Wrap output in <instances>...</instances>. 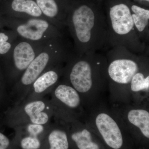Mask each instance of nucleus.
Instances as JSON below:
<instances>
[{
  "mask_svg": "<svg viewBox=\"0 0 149 149\" xmlns=\"http://www.w3.org/2000/svg\"><path fill=\"white\" fill-rule=\"evenodd\" d=\"M47 125L30 123L18 126L13 129L15 131V133L37 137L40 140L45 133Z\"/></svg>",
  "mask_w": 149,
  "mask_h": 149,
  "instance_id": "nucleus-19",
  "label": "nucleus"
},
{
  "mask_svg": "<svg viewBox=\"0 0 149 149\" xmlns=\"http://www.w3.org/2000/svg\"><path fill=\"white\" fill-rule=\"evenodd\" d=\"M56 121L64 126L71 147L73 145L77 149H101L99 143L93 139L94 133L83 119L72 118Z\"/></svg>",
  "mask_w": 149,
  "mask_h": 149,
  "instance_id": "nucleus-11",
  "label": "nucleus"
},
{
  "mask_svg": "<svg viewBox=\"0 0 149 149\" xmlns=\"http://www.w3.org/2000/svg\"><path fill=\"white\" fill-rule=\"evenodd\" d=\"M109 103L126 131L139 133L149 139V102L140 104Z\"/></svg>",
  "mask_w": 149,
  "mask_h": 149,
  "instance_id": "nucleus-10",
  "label": "nucleus"
},
{
  "mask_svg": "<svg viewBox=\"0 0 149 149\" xmlns=\"http://www.w3.org/2000/svg\"><path fill=\"white\" fill-rule=\"evenodd\" d=\"M141 1H145L148 2H149V0H141Z\"/></svg>",
  "mask_w": 149,
  "mask_h": 149,
  "instance_id": "nucleus-22",
  "label": "nucleus"
},
{
  "mask_svg": "<svg viewBox=\"0 0 149 149\" xmlns=\"http://www.w3.org/2000/svg\"><path fill=\"white\" fill-rule=\"evenodd\" d=\"M67 6L66 29L75 55L107 51L106 17L86 4Z\"/></svg>",
  "mask_w": 149,
  "mask_h": 149,
  "instance_id": "nucleus-2",
  "label": "nucleus"
},
{
  "mask_svg": "<svg viewBox=\"0 0 149 149\" xmlns=\"http://www.w3.org/2000/svg\"><path fill=\"white\" fill-rule=\"evenodd\" d=\"M8 3L7 14L9 18L49 19L44 16L34 0H9Z\"/></svg>",
  "mask_w": 149,
  "mask_h": 149,
  "instance_id": "nucleus-16",
  "label": "nucleus"
},
{
  "mask_svg": "<svg viewBox=\"0 0 149 149\" xmlns=\"http://www.w3.org/2000/svg\"><path fill=\"white\" fill-rule=\"evenodd\" d=\"M18 36L10 29L6 32H0V55L4 56L10 49Z\"/></svg>",
  "mask_w": 149,
  "mask_h": 149,
  "instance_id": "nucleus-20",
  "label": "nucleus"
},
{
  "mask_svg": "<svg viewBox=\"0 0 149 149\" xmlns=\"http://www.w3.org/2000/svg\"><path fill=\"white\" fill-rule=\"evenodd\" d=\"M47 44L34 42L17 37L10 49L4 56L3 72L8 93Z\"/></svg>",
  "mask_w": 149,
  "mask_h": 149,
  "instance_id": "nucleus-7",
  "label": "nucleus"
},
{
  "mask_svg": "<svg viewBox=\"0 0 149 149\" xmlns=\"http://www.w3.org/2000/svg\"><path fill=\"white\" fill-rule=\"evenodd\" d=\"M131 103L149 102V63L143 67L132 77L129 85Z\"/></svg>",
  "mask_w": 149,
  "mask_h": 149,
  "instance_id": "nucleus-14",
  "label": "nucleus"
},
{
  "mask_svg": "<svg viewBox=\"0 0 149 149\" xmlns=\"http://www.w3.org/2000/svg\"><path fill=\"white\" fill-rule=\"evenodd\" d=\"M20 149H40L41 141L38 138L15 133L13 139Z\"/></svg>",
  "mask_w": 149,
  "mask_h": 149,
  "instance_id": "nucleus-18",
  "label": "nucleus"
},
{
  "mask_svg": "<svg viewBox=\"0 0 149 149\" xmlns=\"http://www.w3.org/2000/svg\"><path fill=\"white\" fill-rule=\"evenodd\" d=\"M5 24L18 37L34 42L47 44L68 33L47 19L8 17Z\"/></svg>",
  "mask_w": 149,
  "mask_h": 149,
  "instance_id": "nucleus-8",
  "label": "nucleus"
},
{
  "mask_svg": "<svg viewBox=\"0 0 149 149\" xmlns=\"http://www.w3.org/2000/svg\"><path fill=\"white\" fill-rule=\"evenodd\" d=\"M0 26H1V24H0Z\"/></svg>",
  "mask_w": 149,
  "mask_h": 149,
  "instance_id": "nucleus-23",
  "label": "nucleus"
},
{
  "mask_svg": "<svg viewBox=\"0 0 149 149\" xmlns=\"http://www.w3.org/2000/svg\"><path fill=\"white\" fill-rule=\"evenodd\" d=\"M0 149H20L15 143L13 139H10L0 131Z\"/></svg>",
  "mask_w": 149,
  "mask_h": 149,
  "instance_id": "nucleus-21",
  "label": "nucleus"
},
{
  "mask_svg": "<svg viewBox=\"0 0 149 149\" xmlns=\"http://www.w3.org/2000/svg\"><path fill=\"white\" fill-rule=\"evenodd\" d=\"M49 95L54 120L84 119L86 111L80 95L74 88L61 79Z\"/></svg>",
  "mask_w": 149,
  "mask_h": 149,
  "instance_id": "nucleus-9",
  "label": "nucleus"
},
{
  "mask_svg": "<svg viewBox=\"0 0 149 149\" xmlns=\"http://www.w3.org/2000/svg\"><path fill=\"white\" fill-rule=\"evenodd\" d=\"M44 16L63 30H66L67 6L60 0H34Z\"/></svg>",
  "mask_w": 149,
  "mask_h": 149,
  "instance_id": "nucleus-15",
  "label": "nucleus"
},
{
  "mask_svg": "<svg viewBox=\"0 0 149 149\" xmlns=\"http://www.w3.org/2000/svg\"><path fill=\"white\" fill-rule=\"evenodd\" d=\"M106 19L108 50L122 46L138 54H149V46L140 40L128 5L120 3L111 6Z\"/></svg>",
  "mask_w": 149,
  "mask_h": 149,
  "instance_id": "nucleus-5",
  "label": "nucleus"
},
{
  "mask_svg": "<svg viewBox=\"0 0 149 149\" xmlns=\"http://www.w3.org/2000/svg\"><path fill=\"white\" fill-rule=\"evenodd\" d=\"M107 62L105 54L91 52L77 56L74 54L65 64L61 80L80 95L85 110L107 100Z\"/></svg>",
  "mask_w": 149,
  "mask_h": 149,
  "instance_id": "nucleus-1",
  "label": "nucleus"
},
{
  "mask_svg": "<svg viewBox=\"0 0 149 149\" xmlns=\"http://www.w3.org/2000/svg\"><path fill=\"white\" fill-rule=\"evenodd\" d=\"M65 64L58 65L39 76L32 84L27 97L23 101L42 98L47 95H49L61 80Z\"/></svg>",
  "mask_w": 149,
  "mask_h": 149,
  "instance_id": "nucleus-12",
  "label": "nucleus"
},
{
  "mask_svg": "<svg viewBox=\"0 0 149 149\" xmlns=\"http://www.w3.org/2000/svg\"><path fill=\"white\" fill-rule=\"evenodd\" d=\"M107 62L108 101L131 103L129 85L132 77L149 63V54H138L122 46L110 48L105 54Z\"/></svg>",
  "mask_w": 149,
  "mask_h": 149,
  "instance_id": "nucleus-4",
  "label": "nucleus"
},
{
  "mask_svg": "<svg viewBox=\"0 0 149 149\" xmlns=\"http://www.w3.org/2000/svg\"><path fill=\"white\" fill-rule=\"evenodd\" d=\"M5 109L3 115V123L13 129L30 123L47 125L53 119L49 100L45 97L24 101L18 104L7 107Z\"/></svg>",
  "mask_w": 149,
  "mask_h": 149,
  "instance_id": "nucleus-6",
  "label": "nucleus"
},
{
  "mask_svg": "<svg viewBox=\"0 0 149 149\" xmlns=\"http://www.w3.org/2000/svg\"><path fill=\"white\" fill-rule=\"evenodd\" d=\"M40 141V149H70L72 148L64 126L56 120L47 125Z\"/></svg>",
  "mask_w": 149,
  "mask_h": 149,
  "instance_id": "nucleus-13",
  "label": "nucleus"
},
{
  "mask_svg": "<svg viewBox=\"0 0 149 149\" xmlns=\"http://www.w3.org/2000/svg\"><path fill=\"white\" fill-rule=\"evenodd\" d=\"M68 33L49 42L37 55L17 82L8 92L7 107L18 104L27 97L35 80L47 70L65 63L74 54Z\"/></svg>",
  "mask_w": 149,
  "mask_h": 149,
  "instance_id": "nucleus-3",
  "label": "nucleus"
},
{
  "mask_svg": "<svg viewBox=\"0 0 149 149\" xmlns=\"http://www.w3.org/2000/svg\"><path fill=\"white\" fill-rule=\"evenodd\" d=\"M133 23L141 42L147 46L149 43V10L136 5L130 8Z\"/></svg>",
  "mask_w": 149,
  "mask_h": 149,
  "instance_id": "nucleus-17",
  "label": "nucleus"
}]
</instances>
